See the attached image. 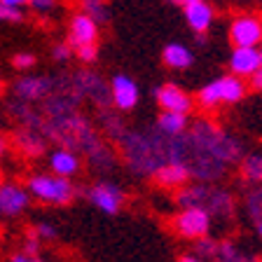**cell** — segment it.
Returning a JSON list of instances; mask_svg holds the SVG:
<instances>
[{"label":"cell","instance_id":"21","mask_svg":"<svg viewBox=\"0 0 262 262\" xmlns=\"http://www.w3.org/2000/svg\"><path fill=\"white\" fill-rule=\"evenodd\" d=\"M241 173H244V178L248 180L251 185L262 187V155L260 152L246 155V157L241 159Z\"/></svg>","mask_w":262,"mask_h":262},{"label":"cell","instance_id":"29","mask_svg":"<svg viewBox=\"0 0 262 262\" xmlns=\"http://www.w3.org/2000/svg\"><path fill=\"white\" fill-rule=\"evenodd\" d=\"M24 255H31V257H38L40 255V241L35 239V236L28 232V236H26V244H24Z\"/></svg>","mask_w":262,"mask_h":262},{"label":"cell","instance_id":"16","mask_svg":"<svg viewBox=\"0 0 262 262\" xmlns=\"http://www.w3.org/2000/svg\"><path fill=\"white\" fill-rule=\"evenodd\" d=\"M190 129V115L180 113H159L157 117V131L164 138H178Z\"/></svg>","mask_w":262,"mask_h":262},{"label":"cell","instance_id":"38","mask_svg":"<svg viewBox=\"0 0 262 262\" xmlns=\"http://www.w3.org/2000/svg\"><path fill=\"white\" fill-rule=\"evenodd\" d=\"M0 215H3V213H0Z\"/></svg>","mask_w":262,"mask_h":262},{"label":"cell","instance_id":"24","mask_svg":"<svg viewBox=\"0 0 262 262\" xmlns=\"http://www.w3.org/2000/svg\"><path fill=\"white\" fill-rule=\"evenodd\" d=\"M33 236L38 241H54L56 236H59V229L54 227V225H49V223H38L35 227L28 229Z\"/></svg>","mask_w":262,"mask_h":262},{"label":"cell","instance_id":"5","mask_svg":"<svg viewBox=\"0 0 262 262\" xmlns=\"http://www.w3.org/2000/svg\"><path fill=\"white\" fill-rule=\"evenodd\" d=\"M171 225H173L176 234H180L183 239L199 241V239H206L208 236L213 218L206 211H202V208H183V211L173 218Z\"/></svg>","mask_w":262,"mask_h":262},{"label":"cell","instance_id":"17","mask_svg":"<svg viewBox=\"0 0 262 262\" xmlns=\"http://www.w3.org/2000/svg\"><path fill=\"white\" fill-rule=\"evenodd\" d=\"M213 262H260V257H257L255 253L241 248V246L234 244V241L223 239V241H218Z\"/></svg>","mask_w":262,"mask_h":262},{"label":"cell","instance_id":"30","mask_svg":"<svg viewBox=\"0 0 262 262\" xmlns=\"http://www.w3.org/2000/svg\"><path fill=\"white\" fill-rule=\"evenodd\" d=\"M28 7L35 10V12H49V10H54L56 7V3H52V0H31Z\"/></svg>","mask_w":262,"mask_h":262},{"label":"cell","instance_id":"33","mask_svg":"<svg viewBox=\"0 0 262 262\" xmlns=\"http://www.w3.org/2000/svg\"><path fill=\"white\" fill-rule=\"evenodd\" d=\"M178 262H204V260H199V257H196L194 253H183Z\"/></svg>","mask_w":262,"mask_h":262},{"label":"cell","instance_id":"37","mask_svg":"<svg viewBox=\"0 0 262 262\" xmlns=\"http://www.w3.org/2000/svg\"><path fill=\"white\" fill-rule=\"evenodd\" d=\"M0 92H3V80H0Z\"/></svg>","mask_w":262,"mask_h":262},{"label":"cell","instance_id":"13","mask_svg":"<svg viewBox=\"0 0 262 262\" xmlns=\"http://www.w3.org/2000/svg\"><path fill=\"white\" fill-rule=\"evenodd\" d=\"M52 89H54V84L45 75H26L21 80H16L14 84V94L24 101H42L52 94Z\"/></svg>","mask_w":262,"mask_h":262},{"label":"cell","instance_id":"34","mask_svg":"<svg viewBox=\"0 0 262 262\" xmlns=\"http://www.w3.org/2000/svg\"><path fill=\"white\" fill-rule=\"evenodd\" d=\"M206 35H204V33H202V35H196V45H206Z\"/></svg>","mask_w":262,"mask_h":262},{"label":"cell","instance_id":"4","mask_svg":"<svg viewBox=\"0 0 262 262\" xmlns=\"http://www.w3.org/2000/svg\"><path fill=\"white\" fill-rule=\"evenodd\" d=\"M244 96H246L244 80H239L234 75H223L218 80L204 84L199 89V94H196V101H199V105L204 110H213L220 103H236Z\"/></svg>","mask_w":262,"mask_h":262},{"label":"cell","instance_id":"14","mask_svg":"<svg viewBox=\"0 0 262 262\" xmlns=\"http://www.w3.org/2000/svg\"><path fill=\"white\" fill-rule=\"evenodd\" d=\"M229 71L234 77H253L260 71V49H239L229 54Z\"/></svg>","mask_w":262,"mask_h":262},{"label":"cell","instance_id":"22","mask_svg":"<svg viewBox=\"0 0 262 262\" xmlns=\"http://www.w3.org/2000/svg\"><path fill=\"white\" fill-rule=\"evenodd\" d=\"M26 7L24 0H0V21H21Z\"/></svg>","mask_w":262,"mask_h":262},{"label":"cell","instance_id":"8","mask_svg":"<svg viewBox=\"0 0 262 262\" xmlns=\"http://www.w3.org/2000/svg\"><path fill=\"white\" fill-rule=\"evenodd\" d=\"M157 103L164 113H180V115H190L192 105V96L185 92L183 87L173 84V82H166L157 89Z\"/></svg>","mask_w":262,"mask_h":262},{"label":"cell","instance_id":"6","mask_svg":"<svg viewBox=\"0 0 262 262\" xmlns=\"http://www.w3.org/2000/svg\"><path fill=\"white\" fill-rule=\"evenodd\" d=\"M229 40L239 49H257L262 42V19L257 14H239L229 24Z\"/></svg>","mask_w":262,"mask_h":262},{"label":"cell","instance_id":"32","mask_svg":"<svg viewBox=\"0 0 262 262\" xmlns=\"http://www.w3.org/2000/svg\"><path fill=\"white\" fill-rule=\"evenodd\" d=\"M251 87L255 89V92H262V68L251 77Z\"/></svg>","mask_w":262,"mask_h":262},{"label":"cell","instance_id":"19","mask_svg":"<svg viewBox=\"0 0 262 262\" xmlns=\"http://www.w3.org/2000/svg\"><path fill=\"white\" fill-rule=\"evenodd\" d=\"M164 63L173 68V71H183V68H190L194 63V54H192V49L185 47V45L180 42H171L164 47Z\"/></svg>","mask_w":262,"mask_h":262},{"label":"cell","instance_id":"23","mask_svg":"<svg viewBox=\"0 0 262 262\" xmlns=\"http://www.w3.org/2000/svg\"><path fill=\"white\" fill-rule=\"evenodd\" d=\"M82 12L94 19L96 24H105L108 21V7L103 3H98V0H87V3H82Z\"/></svg>","mask_w":262,"mask_h":262},{"label":"cell","instance_id":"27","mask_svg":"<svg viewBox=\"0 0 262 262\" xmlns=\"http://www.w3.org/2000/svg\"><path fill=\"white\" fill-rule=\"evenodd\" d=\"M12 63H14L19 71H28V68L35 66V56H33L31 52H19V54L12 59Z\"/></svg>","mask_w":262,"mask_h":262},{"label":"cell","instance_id":"35","mask_svg":"<svg viewBox=\"0 0 262 262\" xmlns=\"http://www.w3.org/2000/svg\"><path fill=\"white\" fill-rule=\"evenodd\" d=\"M5 141H3V138H0V157H3V155H5Z\"/></svg>","mask_w":262,"mask_h":262},{"label":"cell","instance_id":"2","mask_svg":"<svg viewBox=\"0 0 262 262\" xmlns=\"http://www.w3.org/2000/svg\"><path fill=\"white\" fill-rule=\"evenodd\" d=\"M180 211L183 208H202L211 218H234V196L227 190L218 185H208V183H194V185H185L176 194Z\"/></svg>","mask_w":262,"mask_h":262},{"label":"cell","instance_id":"15","mask_svg":"<svg viewBox=\"0 0 262 262\" xmlns=\"http://www.w3.org/2000/svg\"><path fill=\"white\" fill-rule=\"evenodd\" d=\"M152 178H155V183H157L159 187H169V190L171 187H178V190H183L192 176H190V171H187L183 164L169 162V164H164L162 169L155 171Z\"/></svg>","mask_w":262,"mask_h":262},{"label":"cell","instance_id":"18","mask_svg":"<svg viewBox=\"0 0 262 262\" xmlns=\"http://www.w3.org/2000/svg\"><path fill=\"white\" fill-rule=\"evenodd\" d=\"M49 166H52L54 176L68 180L71 176H75L77 171H80V159H77V155H73L71 150H56V152H52V157H49Z\"/></svg>","mask_w":262,"mask_h":262},{"label":"cell","instance_id":"28","mask_svg":"<svg viewBox=\"0 0 262 262\" xmlns=\"http://www.w3.org/2000/svg\"><path fill=\"white\" fill-rule=\"evenodd\" d=\"M73 54H75V52L71 49V45H68V42L54 45V49H52V56H54V61H68Z\"/></svg>","mask_w":262,"mask_h":262},{"label":"cell","instance_id":"9","mask_svg":"<svg viewBox=\"0 0 262 262\" xmlns=\"http://www.w3.org/2000/svg\"><path fill=\"white\" fill-rule=\"evenodd\" d=\"M98 40V24L94 19H89L84 12H77L71 19V26H68V45L71 49L87 47V45H96Z\"/></svg>","mask_w":262,"mask_h":262},{"label":"cell","instance_id":"31","mask_svg":"<svg viewBox=\"0 0 262 262\" xmlns=\"http://www.w3.org/2000/svg\"><path fill=\"white\" fill-rule=\"evenodd\" d=\"M10 262H45L42 257H31V255H24V253H14L10 257Z\"/></svg>","mask_w":262,"mask_h":262},{"label":"cell","instance_id":"26","mask_svg":"<svg viewBox=\"0 0 262 262\" xmlns=\"http://www.w3.org/2000/svg\"><path fill=\"white\" fill-rule=\"evenodd\" d=\"M75 54H77V59H80L82 63H94L96 56H98V47L96 45H87V47L75 49Z\"/></svg>","mask_w":262,"mask_h":262},{"label":"cell","instance_id":"1","mask_svg":"<svg viewBox=\"0 0 262 262\" xmlns=\"http://www.w3.org/2000/svg\"><path fill=\"white\" fill-rule=\"evenodd\" d=\"M150 141H152L150 134H136V131H126L120 141L126 162L138 176H155V171L162 169L164 164H169V155H166L169 138L159 134L155 145H150Z\"/></svg>","mask_w":262,"mask_h":262},{"label":"cell","instance_id":"36","mask_svg":"<svg viewBox=\"0 0 262 262\" xmlns=\"http://www.w3.org/2000/svg\"><path fill=\"white\" fill-rule=\"evenodd\" d=\"M260 68H262V49H260Z\"/></svg>","mask_w":262,"mask_h":262},{"label":"cell","instance_id":"3","mask_svg":"<svg viewBox=\"0 0 262 262\" xmlns=\"http://www.w3.org/2000/svg\"><path fill=\"white\" fill-rule=\"evenodd\" d=\"M28 194L45 204H52V206H63V204L73 202L75 187L71 180L59 178L54 173H38L28 178Z\"/></svg>","mask_w":262,"mask_h":262},{"label":"cell","instance_id":"20","mask_svg":"<svg viewBox=\"0 0 262 262\" xmlns=\"http://www.w3.org/2000/svg\"><path fill=\"white\" fill-rule=\"evenodd\" d=\"M246 215L251 220L253 229L257 232V236L262 239V187H253L248 194H246Z\"/></svg>","mask_w":262,"mask_h":262},{"label":"cell","instance_id":"12","mask_svg":"<svg viewBox=\"0 0 262 262\" xmlns=\"http://www.w3.org/2000/svg\"><path fill=\"white\" fill-rule=\"evenodd\" d=\"M110 98L120 110H134L138 103V84L126 75H115L110 82Z\"/></svg>","mask_w":262,"mask_h":262},{"label":"cell","instance_id":"11","mask_svg":"<svg viewBox=\"0 0 262 262\" xmlns=\"http://www.w3.org/2000/svg\"><path fill=\"white\" fill-rule=\"evenodd\" d=\"M31 202V194L28 190L19 185H12V183H3L0 185V213L7 215V218H14V215H21L28 208Z\"/></svg>","mask_w":262,"mask_h":262},{"label":"cell","instance_id":"7","mask_svg":"<svg viewBox=\"0 0 262 262\" xmlns=\"http://www.w3.org/2000/svg\"><path fill=\"white\" fill-rule=\"evenodd\" d=\"M84 194H87V202L92 204V206H96L98 211L108 213V215H113V213L120 211L122 202H124V192H122V187L115 185V183H108V180H101V183L92 185Z\"/></svg>","mask_w":262,"mask_h":262},{"label":"cell","instance_id":"25","mask_svg":"<svg viewBox=\"0 0 262 262\" xmlns=\"http://www.w3.org/2000/svg\"><path fill=\"white\" fill-rule=\"evenodd\" d=\"M19 143H24V150L31 152V155L42 152V145H40V141H38L35 134H21V136H19Z\"/></svg>","mask_w":262,"mask_h":262},{"label":"cell","instance_id":"10","mask_svg":"<svg viewBox=\"0 0 262 262\" xmlns=\"http://www.w3.org/2000/svg\"><path fill=\"white\" fill-rule=\"evenodd\" d=\"M176 5L183 7V16H185L187 26L196 33V35H202V33L208 31V26L213 24V7L204 0H183V3H176Z\"/></svg>","mask_w":262,"mask_h":262}]
</instances>
